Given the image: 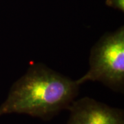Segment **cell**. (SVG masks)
<instances>
[{
  "label": "cell",
  "instance_id": "obj_1",
  "mask_svg": "<svg viewBox=\"0 0 124 124\" xmlns=\"http://www.w3.org/2000/svg\"><path fill=\"white\" fill-rule=\"evenodd\" d=\"M76 81L37 63L16 81L0 106V116L27 115L44 121L67 110L79 94Z\"/></svg>",
  "mask_w": 124,
  "mask_h": 124
},
{
  "label": "cell",
  "instance_id": "obj_2",
  "mask_svg": "<svg viewBox=\"0 0 124 124\" xmlns=\"http://www.w3.org/2000/svg\"><path fill=\"white\" fill-rule=\"evenodd\" d=\"M90 69L77 80L79 85L86 81H99L111 90L124 93V27L106 32L91 49Z\"/></svg>",
  "mask_w": 124,
  "mask_h": 124
},
{
  "label": "cell",
  "instance_id": "obj_3",
  "mask_svg": "<svg viewBox=\"0 0 124 124\" xmlns=\"http://www.w3.org/2000/svg\"><path fill=\"white\" fill-rule=\"evenodd\" d=\"M67 110V124H124L123 110L88 97L74 100Z\"/></svg>",
  "mask_w": 124,
  "mask_h": 124
},
{
  "label": "cell",
  "instance_id": "obj_4",
  "mask_svg": "<svg viewBox=\"0 0 124 124\" xmlns=\"http://www.w3.org/2000/svg\"><path fill=\"white\" fill-rule=\"evenodd\" d=\"M106 4L120 11H124V0H106Z\"/></svg>",
  "mask_w": 124,
  "mask_h": 124
}]
</instances>
